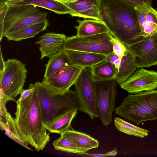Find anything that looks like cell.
<instances>
[{
    "mask_svg": "<svg viewBox=\"0 0 157 157\" xmlns=\"http://www.w3.org/2000/svg\"><path fill=\"white\" fill-rule=\"evenodd\" d=\"M117 149L114 148L112 151L105 153L93 154L88 153L86 152L82 155V156L94 157L114 156L117 154Z\"/></svg>",
    "mask_w": 157,
    "mask_h": 157,
    "instance_id": "obj_31",
    "label": "cell"
},
{
    "mask_svg": "<svg viewBox=\"0 0 157 157\" xmlns=\"http://www.w3.org/2000/svg\"><path fill=\"white\" fill-rule=\"evenodd\" d=\"M31 5L43 8L61 14H70L68 8L63 4L54 0H27L14 5Z\"/></svg>",
    "mask_w": 157,
    "mask_h": 157,
    "instance_id": "obj_24",
    "label": "cell"
},
{
    "mask_svg": "<svg viewBox=\"0 0 157 157\" xmlns=\"http://www.w3.org/2000/svg\"><path fill=\"white\" fill-rule=\"evenodd\" d=\"M100 13L109 33L125 47L143 38L132 5L123 0H100Z\"/></svg>",
    "mask_w": 157,
    "mask_h": 157,
    "instance_id": "obj_1",
    "label": "cell"
},
{
    "mask_svg": "<svg viewBox=\"0 0 157 157\" xmlns=\"http://www.w3.org/2000/svg\"><path fill=\"white\" fill-rule=\"evenodd\" d=\"M115 113L137 125L157 120V90L128 95L115 109Z\"/></svg>",
    "mask_w": 157,
    "mask_h": 157,
    "instance_id": "obj_4",
    "label": "cell"
},
{
    "mask_svg": "<svg viewBox=\"0 0 157 157\" xmlns=\"http://www.w3.org/2000/svg\"><path fill=\"white\" fill-rule=\"evenodd\" d=\"M60 135L73 141L86 152L98 148L99 145L97 140L85 133L75 131L72 128Z\"/></svg>",
    "mask_w": 157,
    "mask_h": 157,
    "instance_id": "obj_19",
    "label": "cell"
},
{
    "mask_svg": "<svg viewBox=\"0 0 157 157\" xmlns=\"http://www.w3.org/2000/svg\"><path fill=\"white\" fill-rule=\"evenodd\" d=\"M64 51L73 65L82 68L92 67L106 60V56L102 54L71 50Z\"/></svg>",
    "mask_w": 157,
    "mask_h": 157,
    "instance_id": "obj_17",
    "label": "cell"
},
{
    "mask_svg": "<svg viewBox=\"0 0 157 157\" xmlns=\"http://www.w3.org/2000/svg\"><path fill=\"white\" fill-rule=\"evenodd\" d=\"M25 0H8L6 4L9 6L15 5Z\"/></svg>",
    "mask_w": 157,
    "mask_h": 157,
    "instance_id": "obj_35",
    "label": "cell"
},
{
    "mask_svg": "<svg viewBox=\"0 0 157 157\" xmlns=\"http://www.w3.org/2000/svg\"><path fill=\"white\" fill-rule=\"evenodd\" d=\"M8 0H0V7L6 4Z\"/></svg>",
    "mask_w": 157,
    "mask_h": 157,
    "instance_id": "obj_38",
    "label": "cell"
},
{
    "mask_svg": "<svg viewBox=\"0 0 157 157\" xmlns=\"http://www.w3.org/2000/svg\"><path fill=\"white\" fill-rule=\"evenodd\" d=\"M117 72L114 65L106 60L92 67V72L95 81L111 80L115 78Z\"/></svg>",
    "mask_w": 157,
    "mask_h": 157,
    "instance_id": "obj_23",
    "label": "cell"
},
{
    "mask_svg": "<svg viewBox=\"0 0 157 157\" xmlns=\"http://www.w3.org/2000/svg\"><path fill=\"white\" fill-rule=\"evenodd\" d=\"M120 85L131 94L155 90L157 88V72L142 67Z\"/></svg>",
    "mask_w": 157,
    "mask_h": 157,
    "instance_id": "obj_12",
    "label": "cell"
},
{
    "mask_svg": "<svg viewBox=\"0 0 157 157\" xmlns=\"http://www.w3.org/2000/svg\"><path fill=\"white\" fill-rule=\"evenodd\" d=\"M48 12L31 5L8 6L3 25L0 26V41L8 34L47 19Z\"/></svg>",
    "mask_w": 157,
    "mask_h": 157,
    "instance_id": "obj_5",
    "label": "cell"
},
{
    "mask_svg": "<svg viewBox=\"0 0 157 157\" xmlns=\"http://www.w3.org/2000/svg\"><path fill=\"white\" fill-rule=\"evenodd\" d=\"M56 1L61 3L63 4L74 3L78 0H54Z\"/></svg>",
    "mask_w": 157,
    "mask_h": 157,
    "instance_id": "obj_36",
    "label": "cell"
},
{
    "mask_svg": "<svg viewBox=\"0 0 157 157\" xmlns=\"http://www.w3.org/2000/svg\"><path fill=\"white\" fill-rule=\"evenodd\" d=\"M137 68L157 64V33L126 47Z\"/></svg>",
    "mask_w": 157,
    "mask_h": 157,
    "instance_id": "obj_10",
    "label": "cell"
},
{
    "mask_svg": "<svg viewBox=\"0 0 157 157\" xmlns=\"http://www.w3.org/2000/svg\"><path fill=\"white\" fill-rule=\"evenodd\" d=\"M35 86L34 84L30 83L29 84L28 88L27 89H23L20 93V97L18 99L22 100L29 96L34 90Z\"/></svg>",
    "mask_w": 157,
    "mask_h": 157,
    "instance_id": "obj_30",
    "label": "cell"
},
{
    "mask_svg": "<svg viewBox=\"0 0 157 157\" xmlns=\"http://www.w3.org/2000/svg\"><path fill=\"white\" fill-rule=\"evenodd\" d=\"M8 8V6L6 4L0 7V26L3 25Z\"/></svg>",
    "mask_w": 157,
    "mask_h": 157,
    "instance_id": "obj_32",
    "label": "cell"
},
{
    "mask_svg": "<svg viewBox=\"0 0 157 157\" xmlns=\"http://www.w3.org/2000/svg\"><path fill=\"white\" fill-rule=\"evenodd\" d=\"M114 124L117 130L128 135L141 139L148 134V130L133 125L118 117L114 119Z\"/></svg>",
    "mask_w": 157,
    "mask_h": 157,
    "instance_id": "obj_26",
    "label": "cell"
},
{
    "mask_svg": "<svg viewBox=\"0 0 157 157\" xmlns=\"http://www.w3.org/2000/svg\"><path fill=\"white\" fill-rule=\"evenodd\" d=\"M110 39L111 34L109 32L84 37L76 35L66 37L63 48L106 56L113 52Z\"/></svg>",
    "mask_w": 157,
    "mask_h": 157,
    "instance_id": "obj_8",
    "label": "cell"
},
{
    "mask_svg": "<svg viewBox=\"0 0 157 157\" xmlns=\"http://www.w3.org/2000/svg\"><path fill=\"white\" fill-rule=\"evenodd\" d=\"M82 68L73 65L56 72L41 82L52 95L63 93L74 85Z\"/></svg>",
    "mask_w": 157,
    "mask_h": 157,
    "instance_id": "obj_11",
    "label": "cell"
},
{
    "mask_svg": "<svg viewBox=\"0 0 157 157\" xmlns=\"http://www.w3.org/2000/svg\"><path fill=\"white\" fill-rule=\"evenodd\" d=\"M80 105L79 111L87 114L91 119L98 118L96 99V87L91 67L82 68L74 84Z\"/></svg>",
    "mask_w": 157,
    "mask_h": 157,
    "instance_id": "obj_7",
    "label": "cell"
},
{
    "mask_svg": "<svg viewBox=\"0 0 157 157\" xmlns=\"http://www.w3.org/2000/svg\"><path fill=\"white\" fill-rule=\"evenodd\" d=\"M66 38L64 34L52 33H45L40 37L39 40L35 43L40 45V59L45 57L50 58L63 50V45Z\"/></svg>",
    "mask_w": 157,
    "mask_h": 157,
    "instance_id": "obj_14",
    "label": "cell"
},
{
    "mask_svg": "<svg viewBox=\"0 0 157 157\" xmlns=\"http://www.w3.org/2000/svg\"><path fill=\"white\" fill-rule=\"evenodd\" d=\"M96 107L98 118L107 127L112 122L117 97L115 78L106 81H95Z\"/></svg>",
    "mask_w": 157,
    "mask_h": 157,
    "instance_id": "obj_9",
    "label": "cell"
},
{
    "mask_svg": "<svg viewBox=\"0 0 157 157\" xmlns=\"http://www.w3.org/2000/svg\"><path fill=\"white\" fill-rule=\"evenodd\" d=\"M72 65H73L63 49L50 58L45 65V70L43 79H47L60 70Z\"/></svg>",
    "mask_w": 157,
    "mask_h": 157,
    "instance_id": "obj_21",
    "label": "cell"
},
{
    "mask_svg": "<svg viewBox=\"0 0 157 157\" xmlns=\"http://www.w3.org/2000/svg\"><path fill=\"white\" fill-rule=\"evenodd\" d=\"M0 125L2 131L15 142L29 150L32 149L23 140L18 131L14 119L8 112L6 105L7 102L0 99Z\"/></svg>",
    "mask_w": 157,
    "mask_h": 157,
    "instance_id": "obj_16",
    "label": "cell"
},
{
    "mask_svg": "<svg viewBox=\"0 0 157 157\" xmlns=\"http://www.w3.org/2000/svg\"><path fill=\"white\" fill-rule=\"evenodd\" d=\"M48 25V20H44L8 34L5 37L9 40L15 41L33 38L37 34L45 30Z\"/></svg>",
    "mask_w": 157,
    "mask_h": 157,
    "instance_id": "obj_20",
    "label": "cell"
},
{
    "mask_svg": "<svg viewBox=\"0 0 157 157\" xmlns=\"http://www.w3.org/2000/svg\"><path fill=\"white\" fill-rule=\"evenodd\" d=\"M135 7L151 6L152 0H123Z\"/></svg>",
    "mask_w": 157,
    "mask_h": 157,
    "instance_id": "obj_29",
    "label": "cell"
},
{
    "mask_svg": "<svg viewBox=\"0 0 157 157\" xmlns=\"http://www.w3.org/2000/svg\"><path fill=\"white\" fill-rule=\"evenodd\" d=\"M121 59L122 58L119 57L114 63L115 67L118 71L121 65Z\"/></svg>",
    "mask_w": 157,
    "mask_h": 157,
    "instance_id": "obj_37",
    "label": "cell"
},
{
    "mask_svg": "<svg viewBox=\"0 0 157 157\" xmlns=\"http://www.w3.org/2000/svg\"><path fill=\"white\" fill-rule=\"evenodd\" d=\"M110 41L113 46V52L119 57L122 58L127 50L126 47L118 39L111 34Z\"/></svg>",
    "mask_w": 157,
    "mask_h": 157,
    "instance_id": "obj_28",
    "label": "cell"
},
{
    "mask_svg": "<svg viewBox=\"0 0 157 157\" xmlns=\"http://www.w3.org/2000/svg\"><path fill=\"white\" fill-rule=\"evenodd\" d=\"M78 25L75 27L79 37L92 36L109 32L103 21L96 20H77Z\"/></svg>",
    "mask_w": 157,
    "mask_h": 157,
    "instance_id": "obj_18",
    "label": "cell"
},
{
    "mask_svg": "<svg viewBox=\"0 0 157 157\" xmlns=\"http://www.w3.org/2000/svg\"><path fill=\"white\" fill-rule=\"evenodd\" d=\"M5 62L3 59L2 56L1 48H0V73H2L4 71L5 66Z\"/></svg>",
    "mask_w": 157,
    "mask_h": 157,
    "instance_id": "obj_34",
    "label": "cell"
},
{
    "mask_svg": "<svg viewBox=\"0 0 157 157\" xmlns=\"http://www.w3.org/2000/svg\"><path fill=\"white\" fill-rule=\"evenodd\" d=\"M77 113L75 110L68 112L51 124L47 130L51 133L61 134L70 129L71 122Z\"/></svg>",
    "mask_w": 157,
    "mask_h": 157,
    "instance_id": "obj_25",
    "label": "cell"
},
{
    "mask_svg": "<svg viewBox=\"0 0 157 157\" xmlns=\"http://www.w3.org/2000/svg\"><path fill=\"white\" fill-rule=\"evenodd\" d=\"M63 4L69 10L72 17L103 22L100 13V0H78L74 3Z\"/></svg>",
    "mask_w": 157,
    "mask_h": 157,
    "instance_id": "obj_13",
    "label": "cell"
},
{
    "mask_svg": "<svg viewBox=\"0 0 157 157\" xmlns=\"http://www.w3.org/2000/svg\"><path fill=\"white\" fill-rule=\"evenodd\" d=\"M40 104L41 119L46 128L60 117L71 111H79L80 105L75 91L52 95L41 82L34 84Z\"/></svg>",
    "mask_w": 157,
    "mask_h": 157,
    "instance_id": "obj_3",
    "label": "cell"
},
{
    "mask_svg": "<svg viewBox=\"0 0 157 157\" xmlns=\"http://www.w3.org/2000/svg\"><path fill=\"white\" fill-rule=\"evenodd\" d=\"M143 37L157 33V11L152 6L135 7Z\"/></svg>",
    "mask_w": 157,
    "mask_h": 157,
    "instance_id": "obj_15",
    "label": "cell"
},
{
    "mask_svg": "<svg viewBox=\"0 0 157 157\" xmlns=\"http://www.w3.org/2000/svg\"><path fill=\"white\" fill-rule=\"evenodd\" d=\"M118 58V56L113 52L106 56L105 60L114 64Z\"/></svg>",
    "mask_w": 157,
    "mask_h": 157,
    "instance_id": "obj_33",
    "label": "cell"
},
{
    "mask_svg": "<svg viewBox=\"0 0 157 157\" xmlns=\"http://www.w3.org/2000/svg\"><path fill=\"white\" fill-rule=\"evenodd\" d=\"M52 145L56 150L67 153L82 155L86 152L73 141L62 135L53 142Z\"/></svg>",
    "mask_w": 157,
    "mask_h": 157,
    "instance_id": "obj_27",
    "label": "cell"
},
{
    "mask_svg": "<svg viewBox=\"0 0 157 157\" xmlns=\"http://www.w3.org/2000/svg\"><path fill=\"white\" fill-rule=\"evenodd\" d=\"M15 123L23 140L35 150H43L50 140L49 133L43 125L38 97L34 91L25 99L16 101Z\"/></svg>",
    "mask_w": 157,
    "mask_h": 157,
    "instance_id": "obj_2",
    "label": "cell"
},
{
    "mask_svg": "<svg viewBox=\"0 0 157 157\" xmlns=\"http://www.w3.org/2000/svg\"><path fill=\"white\" fill-rule=\"evenodd\" d=\"M27 72L25 64L19 60L9 59L5 62L4 71L0 73V99L16 102L15 98L23 89Z\"/></svg>",
    "mask_w": 157,
    "mask_h": 157,
    "instance_id": "obj_6",
    "label": "cell"
},
{
    "mask_svg": "<svg viewBox=\"0 0 157 157\" xmlns=\"http://www.w3.org/2000/svg\"><path fill=\"white\" fill-rule=\"evenodd\" d=\"M137 68L132 55L127 49L122 58L119 69L115 78V82L120 85L124 82Z\"/></svg>",
    "mask_w": 157,
    "mask_h": 157,
    "instance_id": "obj_22",
    "label": "cell"
}]
</instances>
